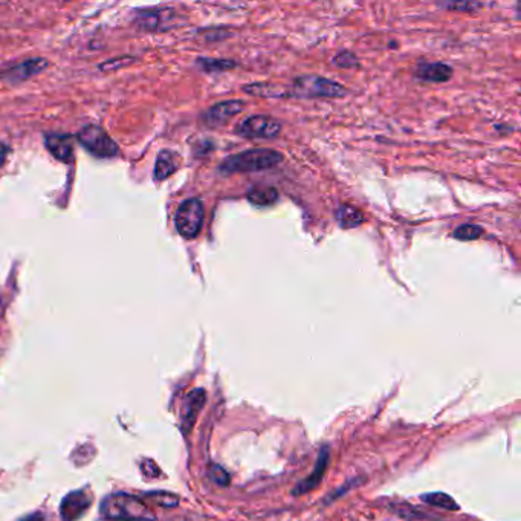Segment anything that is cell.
<instances>
[{
    "instance_id": "23",
    "label": "cell",
    "mask_w": 521,
    "mask_h": 521,
    "mask_svg": "<svg viewBox=\"0 0 521 521\" xmlns=\"http://www.w3.org/2000/svg\"><path fill=\"white\" fill-rule=\"evenodd\" d=\"M210 477L220 486H228L231 481L230 474H228L222 467H219V465H212L210 469Z\"/></svg>"
},
{
    "instance_id": "5",
    "label": "cell",
    "mask_w": 521,
    "mask_h": 521,
    "mask_svg": "<svg viewBox=\"0 0 521 521\" xmlns=\"http://www.w3.org/2000/svg\"><path fill=\"white\" fill-rule=\"evenodd\" d=\"M78 141L81 142L86 150H89L92 155L98 157H112L118 155L116 142L98 125H86L78 133Z\"/></svg>"
},
{
    "instance_id": "26",
    "label": "cell",
    "mask_w": 521,
    "mask_h": 521,
    "mask_svg": "<svg viewBox=\"0 0 521 521\" xmlns=\"http://www.w3.org/2000/svg\"><path fill=\"white\" fill-rule=\"evenodd\" d=\"M20 521H43V515L38 514V512H36V514H31L25 518H22Z\"/></svg>"
},
{
    "instance_id": "13",
    "label": "cell",
    "mask_w": 521,
    "mask_h": 521,
    "mask_svg": "<svg viewBox=\"0 0 521 521\" xmlns=\"http://www.w3.org/2000/svg\"><path fill=\"white\" fill-rule=\"evenodd\" d=\"M416 75L430 83H445L453 75V69L445 63H419Z\"/></svg>"
},
{
    "instance_id": "17",
    "label": "cell",
    "mask_w": 521,
    "mask_h": 521,
    "mask_svg": "<svg viewBox=\"0 0 521 521\" xmlns=\"http://www.w3.org/2000/svg\"><path fill=\"white\" fill-rule=\"evenodd\" d=\"M243 91L251 95H257V97H266V98H281V97H289V91H286L283 86H275V84H248Z\"/></svg>"
},
{
    "instance_id": "12",
    "label": "cell",
    "mask_w": 521,
    "mask_h": 521,
    "mask_svg": "<svg viewBox=\"0 0 521 521\" xmlns=\"http://www.w3.org/2000/svg\"><path fill=\"white\" fill-rule=\"evenodd\" d=\"M327 463H329V448H322L318 460H317V465H315V471L311 474L309 477L304 479L303 481H300L298 486L294 489V494L295 495L306 494V492L312 491L313 488H317L320 481L322 480V477H325Z\"/></svg>"
},
{
    "instance_id": "24",
    "label": "cell",
    "mask_w": 521,
    "mask_h": 521,
    "mask_svg": "<svg viewBox=\"0 0 521 521\" xmlns=\"http://www.w3.org/2000/svg\"><path fill=\"white\" fill-rule=\"evenodd\" d=\"M446 8H449V10H468V11H474L476 8H480L481 5L480 3H446L445 5Z\"/></svg>"
},
{
    "instance_id": "21",
    "label": "cell",
    "mask_w": 521,
    "mask_h": 521,
    "mask_svg": "<svg viewBox=\"0 0 521 521\" xmlns=\"http://www.w3.org/2000/svg\"><path fill=\"white\" fill-rule=\"evenodd\" d=\"M148 495H150V499H153L157 504H161L162 508H175L179 504L178 497L169 492H152Z\"/></svg>"
},
{
    "instance_id": "19",
    "label": "cell",
    "mask_w": 521,
    "mask_h": 521,
    "mask_svg": "<svg viewBox=\"0 0 521 521\" xmlns=\"http://www.w3.org/2000/svg\"><path fill=\"white\" fill-rule=\"evenodd\" d=\"M481 234H483V228L474 224L462 225L454 231V237L459 240H477Z\"/></svg>"
},
{
    "instance_id": "2",
    "label": "cell",
    "mask_w": 521,
    "mask_h": 521,
    "mask_svg": "<svg viewBox=\"0 0 521 521\" xmlns=\"http://www.w3.org/2000/svg\"><path fill=\"white\" fill-rule=\"evenodd\" d=\"M283 155L275 152V150L267 148H254L247 150V152L228 156L226 160L220 164V173L222 175H235V173H251L262 171L272 169L280 164Z\"/></svg>"
},
{
    "instance_id": "25",
    "label": "cell",
    "mask_w": 521,
    "mask_h": 521,
    "mask_svg": "<svg viewBox=\"0 0 521 521\" xmlns=\"http://www.w3.org/2000/svg\"><path fill=\"white\" fill-rule=\"evenodd\" d=\"M6 155H8V148H6V146L0 144V169H2V165L5 164Z\"/></svg>"
},
{
    "instance_id": "4",
    "label": "cell",
    "mask_w": 521,
    "mask_h": 521,
    "mask_svg": "<svg viewBox=\"0 0 521 521\" xmlns=\"http://www.w3.org/2000/svg\"><path fill=\"white\" fill-rule=\"evenodd\" d=\"M203 203L199 199H188L179 205L176 212V230L184 239H194L199 235L203 225Z\"/></svg>"
},
{
    "instance_id": "18",
    "label": "cell",
    "mask_w": 521,
    "mask_h": 521,
    "mask_svg": "<svg viewBox=\"0 0 521 521\" xmlns=\"http://www.w3.org/2000/svg\"><path fill=\"white\" fill-rule=\"evenodd\" d=\"M422 501L431 504V506L442 508V509H448V511H459V504L456 503L451 495H448L445 492H430L421 497Z\"/></svg>"
},
{
    "instance_id": "3",
    "label": "cell",
    "mask_w": 521,
    "mask_h": 521,
    "mask_svg": "<svg viewBox=\"0 0 521 521\" xmlns=\"http://www.w3.org/2000/svg\"><path fill=\"white\" fill-rule=\"evenodd\" d=\"M290 95L298 98H338L343 97L345 89L343 84L332 81L320 75H303L292 84Z\"/></svg>"
},
{
    "instance_id": "22",
    "label": "cell",
    "mask_w": 521,
    "mask_h": 521,
    "mask_svg": "<svg viewBox=\"0 0 521 521\" xmlns=\"http://www.w3.org/2000/svg\"><path fill=\"white\" fill-rule=\"evenodd\" d=\"M335 65L343 68V69H350V68H355L358 66V59L355 57V54H352L350 51H341L338 55H335Z\"/></svg>"
},
{
    "instance_id": "10",
    "label": "cell",
    "mask_w": 521,
    "mask_h": 521,
    "mask_svg": "<svg viewBox=\"0 0 521 521\" xmlns=\"http://www.w3.org/2000/svg\"><path fill=\"white\" fill-rule=\"evenodd\" d=\"M47 66L46 60L43 59H33V60H26L20 63V65L11 68L10 70H6L3 74V78L8 83H19V81H25L29 77L37 75L38 72Z\"/></svg>"
},
{
    "instance_id": "15",
    "label": "cell",
    "mask_w": 521,
    "mask_h": 521,
    "mask_svg": "<svg viewBox=\"0 0 521 521\" xmlns=\"http://www.w3.org/2000/svg\"><path fill=\"white\" fill-rule=\"evenodd\" d=\"M279 199V192L270 185H256L248 192V201L257 207H270Z\"/></svg>"
},
{
    "instance_id": "1",
    "label": "cell",
    "mask_w": 521,
    "mask_h": 521,
    "mask_svg": "<svg viewBox=\"0 0 521 521\" xmlns=\"http://www.w3.org/2000/svg\"><path fill=\"white\" fill-rule=\"evenodd\" d=\"M101 515L114 521H153V512L141 499L130 494L109 495L101 503Z\"/></svg>"
},
{
    "instance_id": "8",
    "label": "cell",
    "mask_w": 521,
    "mask_h": 521,
    "mask_svg": "<svg viewBox=\"0 0 521 521\" xmlns=\"http://www.w3.org/2000/svg\"><path fill=\"white\" fill-rule=\"evenodd\" d=\"M243 101L239 100H231V101H222L219 104L212 106L207 110V114L203 115V123L210 125V127H216V125H224L228 123L235 115H239L243 109Z\"/></svg>"
},
{
    "instance_id": "11",
    "label": "cell",
    "mask_w": 521,
    "mask_h": 521,
    "mask_svg": "<svg viewBox=\"0 0 521 521\" xmlns=\"http://www.w3.org/2000/svg\"><path fill=\"white\" fill-rule=\"evenodd\" d=\"M45 144L51 155L57 157L61 162H72L74 160V144L72 139L66 135H47Z\"/></svg>"
},
{
    "instance_id": "20",
    "label": "cell",
    "mask_w": 521,
    "mask_h": 521,
    "mask_svg": "<svg viewBox=\"0 0 521 521\" xmlns=\"http://www.w3.org/2000/svg\"><path fill=\"white\" fill-rule=\"evenodd\" d=\"M199 65L208 70V72H224V70L235 68V63L230 60H210V59H201Z\"/></svg>"
},
{
    "instance_id": "6",
    "label": "cell",
    "mask_w": 521,
    "mask_h": 521,
    "mask_svg": "<svg viewBox=\"0 0 521 521\" xmlns=\"http://www.w3.org/2000/svg\"><path fill=\"white\" fill-rule=\"evenodd\" d=\"M237 135L244 138H277L281 132V124L271 116L254 115L249 116L235 127Z\"/></svg>"
},
{
    "instance_id": "16",
    "label": "cell",
    "mask_w": 521,
    "mask_h": 521,
    "mask_svg": "<svg viewBox=\"0 0 521 521\" xmlns=\"http://www.w3.org/2000/svg\"><path fill=\"white\" fill-rule=\"evenodd\" d=\"M336 220L343 228H357L362 224L364 216L358 208L350 207V205H341L336 211Z\"/></svg>"
},
{
    "instance_id": "14",
    "label": "cell",
    "mask_w": 521,
    "mask_h": 521,
    "mask_svg": "<svg viewBox=\"0 0 521 521\" xmlns=\"http://www.w3.org/2000/svg\"><path fill=\"white\" fill-rule=\"evenodd\" d=\"M179 167L178 156L170 152V150H164L157 155V160L155 164V179L156 180H164L169 176H171Z\"/></svg>"
},
{
    "instance_id": "9",
    "label": "cell",
    "mask_w": 521,
    "mask_h": 521,
    "mask_svg": "<svg viewBox=\"0 0 521 521\" xmlns=\"http://www.w3.org/2000/svg\"><path fill=\"white\" fill-rule=\"evenodd\" d=\"M205 401H207V393L202 389H196L192 393H188L182 408V425L185 433L193 428V425L197 419V414H199V412L205 405Z\"/></svg>"
},
{
    "instance_id": "7",
    "label": "cell",
    "mask_w": 521,
    "mask_h": 521,
    "mask_svg": "<svg viewBox=\"0 0 521 521\" xmlns=\"http://www.w3.org/2000/svg\"><path fill=\"white\" fill-rule=\"evenodd\" d=\"M92 504V495L86 491V489H80V491L70 492L66 495V499L61 501L60 508V515L63 521H77L84 515V512L89 509Z\"/></svg>"
}]
</instances>
